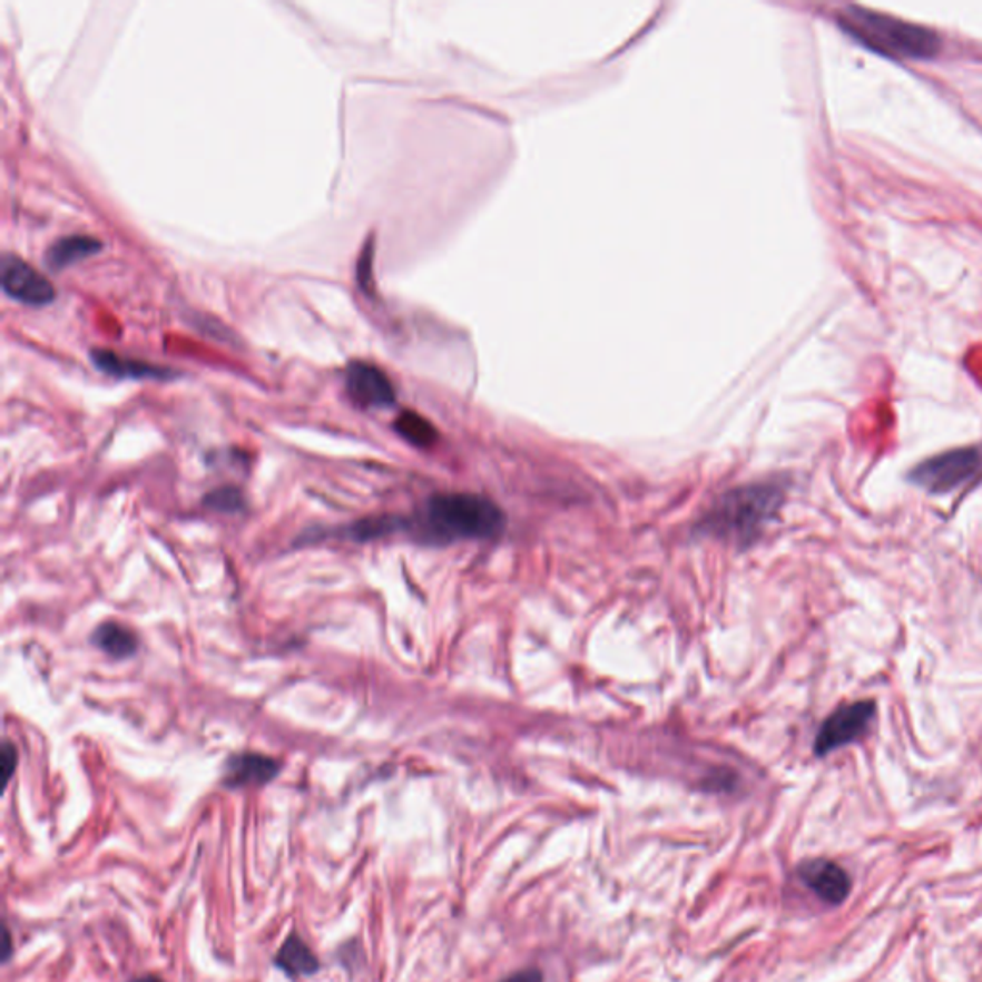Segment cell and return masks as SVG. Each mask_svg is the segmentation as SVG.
I'll return each instance as SVG.
<instances>
[{
  "mask_svg": "<svg viewBox=\"0 0 982 982\" xmlns=\"http://www.w3.org/2000/svg\"><path fill=\"white\" fill-rule=\"evenodd\" d=\"M403 527V520L394 517H381V519H365L350 528L353 540L367 541L382 538L386 533L395 532Z\"/></svg>",
  "mask_w": 982,
  "mask_h": 982,
  "instance_id": "obj_15",
  "label": "cell"
},
{
  "mask_svg": "<svg viewBox=\"0 0 982 982\" xmlns=\"http://www.w3.org/2000/svg\"><path fill=\"white\" fill-rule=\"evenodd\" d=\"M503 982H543V975H541L540 971H536V969H527V971H520L517 975L509 976Z\"/></svg>",
  "mask_w": 982,
  "mask_h": 982,
  "instance_id": "obj_18",
  "label": "cell"
},
{
  "mask_svg": "<svg viewBox=\"0 0 982 982\" xmlns=\"http://www.w3.org/2000/svg\"><path fill=\"white\" fill-rule=\"evenodd\" d=\"M843 26L858 41L885 55L931 58L941 47L933 31L864 8H848L843 14Z\"/></svg>",
  "mask_w": 982,
  "mask_h": 982,
  "instance_id": "obj_3",
  "label": "cell"
},
{
  "mask_svg": "<svg viewBox=\"0 0 982 982\" xmlns=\"http://www.w3.org/2000/svg\"><path fill=\"white\" fill-rule=\"evenodd\" d=\"M206 507L217 512H236L244 507V498L236 488H219L204 499Z\"/></svg>",
  "mask_w": 982,
  "mask_h": 982,
  "instance_id": "obj_16",
  "label": "cell"
},
{
  "mask_svg": "<svg viewBox=\"0 0 982 982\" xmlns=\"http://www.w3.org/2000/svg\"><path fill=\"white\" fill-rule=\"evenodd\" d=\"M783 503L775 484H755L727 493L700 522V532L748 543L756 540Z\"/></svg>",
  "mask_w": 982,
  "mask_h": 982,
  "instance_id": "obj_2",
  "label": "cell"
},
{
  "mask_svg": "<svg viewBox=\"0 0 982 982\" xmlns=\"http://www.w3.org/2000/svg\"><path fill=\"white\" fill-rule=\"evenodd\" d=\"M100 248H102V243L97 240L95 236H63L50 246L49 252L45 254V259H47L50 269L60 271L81 262L85 257L97 254Z\"/></svg>",
  "mask_w": 982,
  "mask_h": 982,
  "instance_id": "obj_11",
  "label": "cell"
},
{
  "mask_svg": "<svg viewBox=\"0 0 982 982\" xmlns=\"http://www.w3.org/2000/svg\"><path fill=\"white\" fill-rule=\"evenodd\" d=\"M798 875L812 893L819 898L838 906L848 898L852 891V878L841 865L831 860H809L798 867Z\"/></svg>",
  "mask_w": 982,
  "mask_h": 982,
  "instance_id": "obj_8",
  "label": "cell"
},
{
  "mask_svg": "<svg viewBox=\"0 0 982 982\" xmlns=\"http://www.w3.org/2000/svg\"><path fill=\"white\" fill-rule=\"evenodd\" d=\"M0 283L7 296L26 305H47L55 299V286L36 267L20 257L7 256L0 262Z\"/></svg>",
  "mask_w": 982,
  "mask_h": 982,
  "instance_id": "obj_6",
  "label": "cell"
},
{
  "mask_svg": "<svg viewBox=\"0 0 982 982\" xmlns=\"http://www.w3.org/2000/svg\"><path fill=\"white\" fill-rule=\"evenodd\" d=\"M394 426L397 434H402L409 443L419 445V448H429L436 442V429L424 416L413 413V411H405L397 416Z\"/></svg>",
  "mask_w": 982,
  "mask_h": 982,
  "instance_id": "obj_14",
  "label": "cell"
},
{
  "mask_svg": "<svg viewBox=\"0 0 982 982\" xmlns=\"http://www.w3.org/2000/svg\"><path fill=\"white\" fill-rule=\"evenodd\" d=\"M90 360L95 361V365L100 371L114 374V376H125V379H167V376H171V371H167V369L148 365L143 361L119 357L108 350H95L90 353Z\"/></svg>",
  "mask_w": 982,
  "mask_h": 982,
  "instance_id": "obj_12",
  "label": "cell"
},
{
  "mask_svg": "<svg viewBox=\"0 0 982 982\" xmlns=\"http://www.w3.org/2000/svg\"><path fill=\"white\" fill-rule=\"evenodd\" d=\"M92 641L98 649L105 650L111 658H129L137 652L139 641L131 630L116 622H105L98 626Z\"/></svg>",
  "mask_w": 982,
  "mask_h": 982,
  "instance_id": "obj_13",
  "label": "cell"
},
{
  "mask_svg": "<svg viewBox=\"0 0 982 982\" xmlns=\"http://www.w3.org/2000/svg\"><path fill=\"white\" fill-rule=\"evenodd\" d=\"M982 478V448H958L929 456L907 474L910 484L931 495H947Z\"/></svg>",
  "mask_w": 982,
  "mask_h": 982,
  "instance_id": "obj_4",
  "label": "cell"
},
{
  "mask_svg": "<svg viewBox=\"0 0 982 982\" xmlns=\"http://www.w3.org/2000/svg\"><path fill=\"white\" fill-rule=\"evenodd\" d=\"M16 764H18V750H16L14 745L7 740L4 745H2V753H0V774H2V787H7L10 779H12V775L16 772Z\"/></svg>",
  "mask_w": 982,
  "mask_h": 982,
  "instance_id": "obj_17",
  "label": "cell"
},
{
  "mask_svg": "<svg viewBox=\"0 0 982 982\" xmlns=\"http://www.w3.org/2000/svg\"><path fill=\"white\" fill-rule=\"evenodd\" d=\"M129 982H164V981H161V979H159V976H156V975H143V976H135V979H131V981H129Z\"/></svg>",
  "mask_w": 982,
  "mask_h": 982,
  "instance_id": "obj_20",
  "label": "cell"
},
{
  "mask_svg": "<svg viewBox=\"0 0 982 982\" xmlns=\"http://www.w3.org/2000/svg\"><path fill=\"white\" fill-rule=\"evenodd\" d=\"M275 965L291 979L315 975L321 969L317 955L313 954L312 947L307 946L296 933H292L284 941L275 958Z\"/></svg>",
  "mask_w": 982,
  "mask_h": 982,
  "instance_id": "obj_10",
  "label": "cell"
},
{
  "mask_svg": "<svg viewBox=\"0 0 982 982\" xmlns=\"http://www.w3.org/2000/svg\"><path fill=\"white\" fill-rule=\"evenodd\" d=\"M278 772L281 764L275 758L256 753H243L228 758L223 772V783L228 789H243L273 782Z\"/></svg>",
  "mask_w": 982,
  "mask_h": 982,
  "instance_id": "obj_9",
  "label": "cell"
},
{
  "mask_svg": "<svg viewBox=\"0 0 982 982\" xmlns=\"http://www.w3.org/2000/svg\"><path fill=\"white\" fill-rule=\"evenodd\" d=\"M346 390L360 407H390L395 402V390L386 373L365 361L350 363L346 369Z\"/></svg>",
  "mask_w": 982,
  "mask_h": 982,
  "instance_id": "obj_7",
  "label": "cell"
},
{
  "mask_svg": "<svg viewBox=\"0 0 982 982\" xmlns=\"http://www.w3.org/2000/svg\"><path fill=\"white\" fill-rule=\"evenodd\" d=\"M875 716H877L875 700H856L838 706L819 727L814 740V753L817 756H827L838 748L864 740L872 731Z\"/></svg>",
  "mask_w": 982,
  "mask_h": 982,
  "instance_id": "obj_5",
  "label": "cell"
},
{
  "mask_svg": "<svg viewBox=\"0 0 982 982\" xmlns=\"http://www.w3.org/2000/svg\"><path fill=\"white\" fill-rule=\"evenodd\" d=\"M10 955H12V936H10V931H4V950H2V962H8L10 960Z\"/></svg>",
  "mask_w": 982,
  "mask_h": 982,
  "instance_id": "obj_19",
  "label": "cell"
},
{
  "mask_svg": "<svg viewBox=\"0 0 982 982\" xmlns=\"http://www.w3.org/2000/svg\"><path fill=\"white\" fill-rule=\"evenodd\" d=\"M505 527V517L490 499L472 493H442L429 501L421 532L426 540L450 543L456 540L493 538Z\"/></svg>",
  "mask_w": 982,
  "mask_h": 982,
  "instance_id": "obj_1",
  "label": "cell"
}]
</instances>
